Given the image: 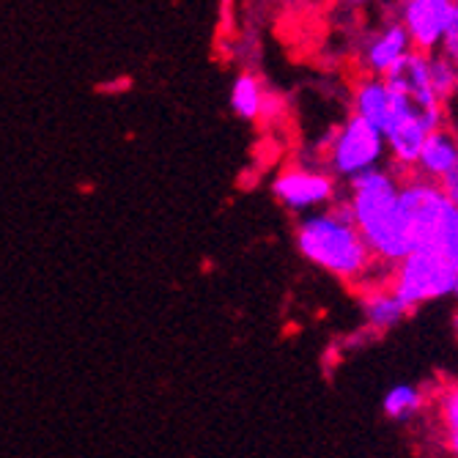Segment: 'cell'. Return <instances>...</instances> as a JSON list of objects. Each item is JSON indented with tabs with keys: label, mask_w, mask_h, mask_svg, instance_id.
Here are the masks:
<instances>
[{
	"label": "cell",
	"mask_w": 458,
	"mask_h": 458,
	"mask_svg": "<svg viewBox=\"0 0 458 458\" xmlns=\"http://www.w3.org/2000/svg\"><path fill=\"white\" fill-rule=\"evenodd\" d=\"M294 242L305 261L335 275L344 283H362V291L368 288L365 277H370L377 269H390L370 253L346 198H338L329 209L297 217Z\"/></svg>",
	"instance_id": "cell-1"
},
{
	"label": "cell",
	"mask_w": 458,
	"mask_h": 458,
	"mask_svg": "<svg viewBox=\"0 0 458 458\" xmlns=\"http://www.w3.org/2000/svg\"><path fill=\"white\" fill-rule=\"evenodd\" d=\"M403 176L409 174H401L395 168H377L349 182L346 200L354 209L357 228L377 261L387 267H398L403 259L411 256L409 223L401 203Z\"/></svg>",
	"instance_id": "cell-2"
},
{
	"label": "cell",
	"mask_w": 458,
	"mask_h": 458,
	"mask_svg": "<svg viewBox=\"0 0 458 458\" xmlns=\"http://www.w3.org/2000/svg\"><path fill=\"white\" fill-rule=\"evenodd\" d=\"M401 203L409 223L411 253H434L458 267V206L437 182L403 176Z\"/></svg>",
	"instance_id": "cell-3"
},
{
	"label": "cell",
	"mask_w": 458,
	"mask_h": 458,
	"mask_svg": "<svg viewBox=\"0 0 458 458\" xmlns=\"http://www.w3.org/2000/svg\"><path fill=\"white\" fill-rule=\"evenodd\" d=\"M324 151V171H329L335 179H357L368 171L382 168V159L387 154V140L379 130L357 118L354 113L335 127L327 140H321Z\"/></svg>",
	"instance_id": "cell-4"
},
{
	"label": "cell",
	"mask_w": 458,
	"mask_h": 458,
	"mask_svg": "<svg viewBox=\"0 0 458 458\" xmlns=\"http://www.w3.org/2000/svg\"><path fill=\"white\" fill-rule=\"evenodd\" d=\"M453 280H455V264L434 253H411L398 267H393L390 288L409 310H414L431 300L450 297Z\"/></svg>",
	"instance_id": "cell-5"
},
{
	"label": "cell",
	"mask_w": 458,
	"mask_h": 458,
	"mask_svg": "<svg viewBox=\"0 0 458 458\" xmlns=\"http://www.w3.org/2000/svg\"><path fill=\"white\" fill-rule=\"evenodd\" d=\"M272 195L294 215H313L338 200V179L324 168L288 165L272 179Z\"/></svg>",
	"instance_id": "cell-6"
},
{
	"label": "cell",
	"mask_w": 458,
	"mask_h": 458,
	"mask_svg": "<svg viewBox=\"0 0 458 458\" xmlns=\"http://www.w3.org/2000/svg\"><path fill=\"white\" fill-rule=\"evenodd\" d=\"M455 9V0H406L398 6V17L411 38V45L423 55L442 50V41Z\"/></svg>",
	"instance_id": "cell-7"
},
{
	"label": "cell",
	"mask_w": 458,
	"mask_h": 458,
	"mask_svg": "<svg viewBox=\"0 0 458 458\" xmlns=\"http://www.w3.org/2000/svg\"><path fill=\"white\" fill-rule=\"evenodd\" d=\"M411 53H414V45H411L401 17L395 14L379 30H373V33H368V38H362L360 66L370 77H387Z\"/></svg>",
	"instance_id": "cell-8"
},
{
	"label": "cell",
	"mask_w": 458,
	"mask_h": 458,
	"mask_svg": "<svg viewBox=\"0 0 458 458\" xmlns=\"http://www.w3.org/2000/svg\"><path fill=\"white\" fill-rule=\"evenodd\" d=\"M352 113L370 123L373 130H379L382 135L390 130L393 123V94L387 89L385 77H370L362 74L357 80V86L352 91Z\"/></svg>",
	"instance_id": "cell-9"
},
{
	"label": "cell",
	"mask_w": 458,
	"mask_h": 458,
	"mask_svg": "<svg viewBox=\"0 0 458 458\" xmlns=\"http://www.w3.org/2000/svg\"><path fill=\"white\" fill-rule=\"evenodd\" d=\"M360 308H362V318L365 327L373 332V335H385V332L395 329L411 310L393 294L390 285H379V288H368L360 294Z\"/></svg>",
	"instance_id": "cell-10"
},
{
	"label": "cell",
	"mask_w": 458,
	"mask_h": 458,
	"mask_svg": "<svg viewBox=\"0 0 458 458\" xmlns=\"http://www.w3.org/2000/svg\"><path fill=\"white\" fill-rule=\"evenodd\" d=\"M455 165H458V132L447 123V127L428 135L426 148L420 154V162H418V168H414V174H418L420 179H428V182L439 184L455 168Z\"/></svg>",
	"instance_id": "cell-11"
},
{
	"label": "cell",
	"mask_w": 458,
	"mask_h": 458,
	"mask_svg": "<svg viewBox=\"0 0 458 458\" xmlns=\"http://www.w3.org/2000/svg\"><path fill=\"white\" fill-rule=\"evenodd\" d=\"M264 105H267V91L261 86V80L250 72H242L233 80V89H231L233 113L242 115L244 121H259L264 115Z\"/></svg>",
	"instance_id": "cell-12"
},
{
	"label": "cell",
	"mask_w": 458,
	"mask_h": 458,
	"mask_svg": "<svg viewBox=\"0 0 458 458\" xmlns=\"http://www.w3.org/2000/svg\"><path fill=\"white\" fill-rule=\"evenodd\" d=\"M426 406V393L414 385H395L385 401H382V409L390 420H398V423H406L411 418H418Z\"/></svg>",
	"instance_id": "cell-13"
},
{
	"label": "cell",
	"mask_w": 458,
	"mask_h": 458,
	"mask_svg": "<svg viewBox=\"0 0 458 458\" xmlns=\"http://www.w3.org/2000/svg\"><path fill=\"white\" fill-rule=\"evenodd\" d=\"M437 414L442 426V439L450 455L458 458V379L447 382L437 395Z\"/></svg>",
	"instance_id": "cell-14"
},
{
	"label": "cell",
	"mask_w": 458,
	"mask_h": 458,
	"mask_svg": "<svg viewBox=\"0 0 458 458\" xmlns=\"http://www.w3.org/2000/svg\"><path fill=\"white\" fill-rule=\"evenodd\" d=\"M428 66H431L434 91H437V97H439V99L445 102V107H447V102L458 94V66L450 64L442 53L428 55Z\"/></svg>",
	"instance_id": "cell-15"
},
{
	"label": "cell",
	"mask_w": 458,
	"mask_h": 458,
	"mask_svg": "<svg viewBox=\"0 0 458 458\" xmlns=\"http://www.w3.org/2000/svg\"><path fill=\"white\" fill-rule=\"evenodd\" d=\"M450 64L458 66V0H455V9H453V17H450V25H447V33H445V41H442V50H439Z\"/></svg>",
	"instance_id": "cell-16"
},
{
	"label": "cell",
	"mask_w": 458,
	"mask_h": 458,
	"mask_svg": "<svg viewBox=\"0 0 458 458\" xmlns=\"http://www.w3.org/2000/svg\"><path fill=\"white\" fill-rule=\"evenodd\" d=\"M439 187H442V192H445V195L458 206V165H455V168H453V171L439 182Z\"/></svg>",
	"instance_id": "cell-17"
},
{
	"label": "cell",
	"mask_w": 458,
	"mask_h": 458,
	"mask_svg": "<svg viewBox=\"0 0 458 458\" xmlns=\"http://www.w3.org/2000/svg\"><path fill=\"white\" fill-rule=\"evenodd\" d=\"M453 297L458 300V267H455V280H453Z\"/></svg>",
	"instance_id": "cell-18"
},
{
	"label": "cell",
	"mask_w": 458,
	"mask_h": 458,
	"mask_svg": "<svg viewBox=\"0 0 458 458\" xmlns=\"http://www.w3.org/2000/svg\"><path fill=\"white\" fill-rule=\"evenodd\" d=\"M453 332H455V341H458V310L453 313Z\"/></svg>",
	"instance_id": "cell-19"
}]
</instances>
